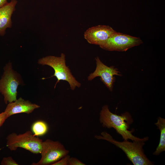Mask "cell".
<instances>
[{
  "label": "cell",
  "mask_w": 165,
  "mask_h": 165,
  "mask_svg": "<svg viewBox=\"0 0 165 165\" xmlns=\"http://www.w3.org/2000/svg\"><path fill=\"white\" fill-rule=\"evenodd\" d=\"M99 121L103 127L114 128L124 140L130 139L133 141H139L148 140V137L143 138L135 137L132 134V130H128L130 125L132 123L133 120L128 112L118 115L111 112L108 106L105 105L102 107L100 112Z\"/></svg>",
  "instance_id": "1"
},
{
  "label": "cell",
  "mask_w": 165,
  "mask_h": 165,
  "mask_svg": "<svg viewBox=\"0 0 165 165\" xmlns=\"http://www.w3.org/2000/svg\"><path fill=\"white\" fill-rule=\"evenodd\" d=\"M101 134V136L96 135L95 138L98 139L106 140L120 148L134 165H153V162L145 155L143 148L145 142L148 140L133 141V142H130L128 140H124L120 142L114 139L110 134L105 132H102Z\"/></svg>",
  "instance_id": "2"
},
{
  "label": "cell",
  "mask_w": 165,
  "mask_h": 165,
  "mask_svg": "<svg viewBox=\"0 0 165 165\" xmlns=\"http://www.w3.org/2000/svg\"><path fill=\"white\" fill-rule=\"evenodd\" d=\"M38 63L42 65L49 66L53 69L54 74L50 78L55 76L57 78L54 88L60 80L68 82L71 89L73 90L76 87L81 86V84L73 76L68 67L66 66L65 55L64 53H61L60 57L48 56L42 58L38 59Z\"/></svg>",
  "instance_id": "3"
},
{
  "label": "cell",
  "mask_w": 165,
  "mask_h": 165,
  "mask_svg": "<svg viewBox=\"0 0 165 165\" xmlns=\"http://www.w3.org/2000/svg\"><path fill=\"white\" fill-rule=\"evenodd\" d=\"M4 72L0 79V92L4 97L6 104L15 101L19 85L23 84L20 75L12 68V64L9 62L3 68Z\"/></svg>",
  "instance_id": "4"
},
{
  "label": "cell",
  "mask_w": 165,
  "mask_h": 165,
  "mask_svg": "<svg viewBox=\"0 0 165 165\" xmlns=\"http://www.w3.org/2000/svg\"><path fill=\"white\" fill-rule=\"evenodd\" d=\"M6 146L11 151L16 150L21 148L34 154H41L42 140L28 130L22 134L12 133L6 138Z\"/></svg>",
  "instance_id": "5"
},
{
  "label": "cell",
  "mask_w": 165,
  "mask_h": 165,
  "mask_svg": "<svg viewBox=\"0 0 165 165\" xmlns=\"http://www.w3.org/2000/svg\"><path fill=\"white\" fill-rule=\"evenodd\" d=\"M69 152L59 141L47 139L42 143L41 159L38 162L33 163L31 165H52L68 155Z\"/></svg>",
  "instance_id": "6"
},
{
  "label": "cell",
  "mask_w": 165,
  "mask_h": 165,
  "mask_svg": "<svg viewBox=\"0 0 165 165\" xmlns=\"http://www.w3.org/2000/svg\"><path fill=\"white\" fill-rule=\"evenodd\" d=\"M142 43L140 38L116 32L99 46L106 50L125 51Z\"/></svg>",
  "instance_id": "7"
},
{
  "label": "cell",
  "mask_w": 165,
  "mask_h": 165,
  "mask_svg": "<svg viewBox=\"0 0 165 165\" xmlns=\"http://www.w3.org/2000/svg\"><path fill=\"white\" fill-rule=\"evenodd\" d=\"M96 67L94 71L90 74L87 78L88 81H91L97 77H100V80L108 90L112 91L115 81L114 75L121 76L122 75L118 69L113 66L108 67L98 57L95 58Z\"/></svg>",
  "instance_id": "8"
},
{
  "label": "cell",
  "mask_w": 165,
  "mask_h": 165,
  "mask_svg": "<svg viewBox=\"0 0 165 165\" xmlns=\"http://www.w3.org/2000/svg\"><path fill=\"white\" fill-rule=\"evenodd\" d=\"M116 32L109 26L98 25L86 30L84 33V36L89 43L100 46Z\"/></svg>",
  "instance_id": "9"
},
{
  "label": "cell",
  "mask_w": 165,
  "mask_h": 165,
  "mask_svg": "<svg viewBox=\"0 0 165 165\" xmlns=\"http://www.w3.org/2000/svg\"><path fill=\"white\" fill-rule=\"evenodd\" d=\"M40 107L36 104L32 103L29 101L25 100L20 97L15 101L9 103L4 112L8 118L13 115L18 113L30 114L35 109Z\"/></svg>",
  "instance_id": "10"
},
{
  "label": "cell",
  "mask_w": 165,
  "mask_h": 165,
  "mask_svg": "<svg viewBox=\"0 0 165 165\" xmlns=\"http://www.w3.org/2000/svg\"><path fill=\"white\" fill-rule=\"evenodd\" d=\"M17 3L16 0H11L4 6L0 8V36H4L7 28L12 27L11 17L15 10Z\"/></svg>",
  "instance_id": "11"
},
{
  "label": "cell",
  "mask_w": 165,
  "mask_h": 165,
  "mask_svg": "<svg viewBox=\"0 0 165 165\" xmlns=\"http://www.w3.org/2000/svg\"><path fill=\"white\" fill-rule=\"evenodd\" d=\"M155 124L160 130V134L159 143L153 155L158 156L165 151V119L159 117Z\"/></svg>",
  "instance_id": "12"
},
{
  "label": "cell",
  "mask_w": 165,
  "mask_h": 165,
  "mask_svg": "<svg viewBox=\"0 0 165 165\" xmlns=\"http://www.w3.org/2000/svg\"><path fill=\"white\" fill-rule=\"evenodd\" d=\"M32 130L35 135L37 136H41L46 133L48 130V126L45 122L38 121L33 124Z\"/></svg>",
  "instance_id": "13"
},
{
  "label": "cell",
  "mask_w": 165,
  "mask_h": 165,
  "mask_svg": "<svg viewBox=\"0 0 165 165\" xmlns=\"http://www.w3.org/2000/svg\"><path fill=\"white\" fill-rule=\"evenodd\" d=\"M1 165H18L16 162L11 156L3 158L0 163Z\"/></svg>",
  "instance_id": "14"
},
{
  "label": "cell",
  "mask_w": 165,
  "mask_h": 165,
  "mask_svg": "<svg viewBox=\"0 0 165 165\" xmlns=\"http://www.w3.org/2000/svg\"><path fill=\"white\" fill-rule=\"evenodd\" d=\"M70 157V156L68 154L52 165H68V160Z\"/></svg>",
  "instance_id": "15"
},
{
  "label": "cell",
  "mask_w": 165,
  "mask_h": 165,
  "mask_svg": "<svg viewBox=\"0 0 165 165\" xmlns=\"http://www.w3.org/2000/svg\"><path fill=\"white\" fill-rule=\"evenodd\" d=\"M68 165H85V164L75 158L70 157L68 160Z\"/></svg>",
  "instance_id": "16"
},
{
  "label": "cell",
  "mask_w": 165,
  "mask_h": 165,
  "mask_svg": "<svg viewBox=\"0 0 165 165\" xmlns=\"http://www.w3.org/2000/svg\"><path fill=\"white\" fill-rule=\"evenodd\" d=\"M7 119L6 114L4 112L0 113V127L2 125Z\"/></svg>",
  "instance_id": "17"
},
{
  "label": "cell",
  "mask_w": 165,
  "mask_h": 165,
  "mask_svg": "<svg viewBox=\"0 0 165 165\" xmlns=\"http://www.w3.org/2000/svg\"><path fill=\"white\" fill-rule=\"evenodd\" d=\"M8 3L7 0H0V8L4 6Z\"/></svg>",
  "instance_id": "18"
}]
</instances>
